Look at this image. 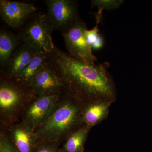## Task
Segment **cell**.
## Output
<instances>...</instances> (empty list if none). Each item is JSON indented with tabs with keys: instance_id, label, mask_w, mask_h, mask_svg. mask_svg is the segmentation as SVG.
Returning <instances> with one entry per match:
<instances>
[{
	"instance_id": "obj_1",
	"label": "cell",
	"mask_w": 152,
	"mask_h": 152,
	"mask_svg": "<svg viewBox=\"0 0 152 152\" xmlns=\"http://www.w3.org/2000/svg\"><path fill=\"white\" fill-rule=\"evenodd\" d=\"M50 61L62 80V93L68 97H110L113 94L107 62L98 64H86L56 46Z\"/></svg>"
},
{
	"instance_id": "obj_2",
	"label": "cell",
	"mask_w": 152,
	"mask_h": 152,
	"mask_svg": "<svg viewBox=\"0 0 152 152\" xmlns=\"http://www.w3.org/2000/svg\"><path fill=\"white\" fill-rule=\"evenodd\" d=\"M37 96L29 88L13 79L1 77L0 82V118L8 127L18 122L26 108Z\"/></svg>"
},
{
	"instance_id": "obj_3",
	"label": "cell",
	"mask_w": 152,
	"mask_h": 152,
	"mask_svg": "<svg viewBox=\"0 0 152 152\" xmlns=\"http://www.w3.org/2000/svg\"><path fill=\"white\" fill-rule=\"evenodd\" d=\"M64 96L46 122L36 131L38 140L60 144L72 132L78 110L70 98Z\"/></svg>"
},
{
	"instance_id": "obj_4",
	"label": "cell",
	"mask_w": 152,
	"mask_h": 152,
	"mask_svg": "<svg viewBox=\"0 0 152 152\" xmlns=\"http://www.w3.org/2000/svg\"><path fill=\"white\" fill-rule=\"evenodd\" d=\"M53 31L46 14H38L26 24L19 38L37 53L50 56L56 46L52 40Z\"/></svg>"
},
{
	"instance_id": "obj_5",
	"label": "cell",
	"mask_w": 152,
	"mask_h": 152,
	"mask_svg": "<svg viewBox=\"0 0 152 152\" xmlns=\"http://www.w3.org/2000/svg\"><path fill=\"white\" fill-rule=\"evenodd\" d=\"M87 29L86 24L80 18L62 32V36L70 55L86 64H95L97 58L93 54L91 47L86 39Z\"/></svg>"
},
{
	"instance_id": "obj_6",
	"label": "cell",
	"mask_w": 152,
	"mask_h": 152,
	"mask_svg": "<svg viewBox=\"0 0 152 152\" xmlns=\"http://www.w3.org/2000/svg\"><path fill=\"white\" fill-rule=\"evenodd\" d=\"M62 93L37 96L22 114L21 121L37 131L45 124L58 107Z\"/></svg>"
},
{
	"instance_id": "obj_7",
	"label": "cell",
	"mask_w": 152,
	"mask_h": 152,
	"mask_svg": "<svg viewBox=\"0 0 152 152\" xmlns=\"http://www.w3.org/2000/svg\"><path fill=\"white\" fill-rule=\"evenodd\" d=\"M46 15L54 31H64L81 18L78 2L74 0H45Z\"/></svg>"
},
{
	"instance_id": "obj_8",
	"label": "cell",
	"mask_w": 152,
	"mask_h": 152,
	"mask_svg": "<svg viewBox=\"0 0 152 152\" xmlns=\"http://www.w3.org/2000/svg\"><path fill=\"white\" fill-rule=\"evenodd\" d=\"M29 88L37 96L62 93V80L50 59L35 74Z\"/></svg>"
},
{
	"instance_id": "obj_9",
	"label": "cell",
	"mask_w": 152,
	"mask_h": 152,
	"mask_svg": "<svg viewBox=\"0 0 152 152\" xmlns=\"http://www.w3.org/2000/svg\"><path fill=\"white\" fill-rule=\"evenodd\" d=\"M34 5L23 2L0 1V15L3 21L15 29L20 28L26 19L38 10Z\"/></svg>"
},
{
	"instance_id": "obj_10",
	"label": "cell",
	"mask_w": 152,
	"mask_h": 152,
	"mask_svg": "<svg viewBox=\"0 0 152 152\" xmlns=\"http://www.w3.org/2000/svg\"><path fill=\"white\" fill-rule=\"evenodd\" d=\"M9 137L20 152H34L38 138L35 131L22 121L7 127Z\"/></svg>"
},
{
	"instance_id": "obj_11",
	"label": "cell",
	"mask_w": 152,
	"mask_h": 152,
	"mask_svg": "<svg viewBox=\"0 0 152 152\" xmlns=\"http://www.w3.org/2000/svg\"><path fill=\"white\" fill-rule=\"evenodd\" d=\"M37 52L23 42L14 52L2 73L3 77L13 79L29 64Z\"/></svg>"
},
{
	"instance_id": "obj_12",
	"label": "cell",
	"mask_w": 152,
	"mask_h": 152,
	"mask_svg": "<svg viewBox=\"0 0 152 152\" xmlns=\"http://www.w3.org/2000/svg\"><path fill=\"white\" fill-rule=\"evenodd\" d=\"M50 56L37 52L28 65L13 80L20 84L29 88L30 82L33 77L43 65L50 61Z\"/></svg>"
},
{
	"instance_id": "obj_13",
	"label": "cell",
	"mask_w": 152,
	"mask_h": 152,
	"mask_svg": "<svg viewBox=\"0 0 152 152\" xmlns=\"http://www.w3.org/2000/svg\"><path fill=\"white\" fill-rule=\"evenodd\" d=\"M19 38L8 31H0V64L4 67L13 53Z\"/></svg>"
},
{
	"instance_id": "obj_14",
	"label": "cell",
	"mask_w": 152,
	"mask_h": 152,
	"mask_svg": "<svg viewBox=\"0 0 152 152\" xmlns=\"http://www.w3.org/2000/svg\"><path fill=\"white\" fill-rule=\"evenodd\" d=\"M88 129L84 127L72 132L65 140L61 152H83Z\"/></svg>"
},
{
	"instance_id": "obj_15",
	"label": "cell",
	"mask_w": 152,
	"mask_h": 152,
	"mask_svg": "<svg viewBox=\"0 0 152 152\" xmlns=\"http://www.w3.org/2000/svg\"><path fill=\"white\" fill-rule=\"evenodd\" d=\"M107 108V105L103 104H94L89 106L84 113V120L88 126L95 125L103 116Z\"/></svg>"
},
{
	"instance_id": "obj_16",
	"label": "cell",
	"mask_w": 152,
	"mask_h": 152,
	"mask_svg": "<svg viewBox=\"0 0 152 152\" xmlns=\"http://www.w3.org/2000/svg\"><path fill=\"white\" fill-rule=\"evenodd\" d=\"M124 3L123 0H93L91 4L93 7H97L98 12L102 13L104 10H110L119 8Z\"/></svg>"
},
{
	"instance_id": "obj_17",
	"label": "cell",
	"mask_w": 152,
	"mask_h": 152,
	"mask_svg": "<svg viewBox=\"0 0 152 152\" xmlns=\"http://www.w3.org/2000/svg\"><path fill=\"white\" fill-rule=\"evenodd\" d=\"M0 152H20L8 135L2 131L0 134Z\"/></svg>"
},
{
	"instance_id": "obj_18",
	"label": "cell",
	"mask_w": 152,
	"mask_h": 152,
	"mask_svg": "<svg viewBox=\"0 0 152 152\" xmlns=\"http://www.w3.org/2000/svg\"><path fill=\"white\" fill-rule=\"evenodd\" d=\"M59 144L38 140L34 152H61Z\"/></svg>"
},
{
	"instance_id": "obj_19",
	"label": "cell",
	"mask_w": 152,
	"mask_h": 152,
	"mask_svg": "<svg viewBox=\"0 0 152 152\" xmlns=\"http://www.w3.org/2000/svg\"><path fill=\"white\" fill-rule=\"evenodd\" d=\"M99 24V23L96 22V25L91 30H88L87 29L85 32V36L87 42L91 47L96 40L99 35L100 34L99 33V31L98 28V25Z\"/></svg>"
},
{
	"instance_id": "obj_20",
	"label": "cell",
	"mask_w": 152,
	"mask_h": 152,
	"mask_svg": "<svg viewBox=\"0 0 152 152\" xmlns=\"http://www.w3.org/2000/svg\"><path fill=\"white\" fill-rule=\"evenodd\" d=\"M104 41L103 36L100 34L96 42L91 45L92 49L94 50H99L104 47Z\"/></svg>"
}]
</instances>
